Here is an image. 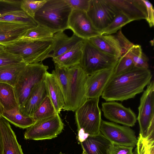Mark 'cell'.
<instances>
[{"instance_id":"6da1fadb","label":"cell","mask_w":154,"mask_h":154,"mask_svg":"<svg viewBox=\"0 0 154 154\" xmlns=\"http://www.w3.org/2000/svg\"><path fill=\"white\" fill-rule=\"evenodd\" d=\"M152 75L148 69L134 68L111 78L101 95L106 101H123L142 92L151 82Z\"/></svg>"},{"instance_id":"7a4b0ae2","label":"cell","mask_w":154,"mask_h":154,"mask_svg":"<svg viewBox=\"0 0 154 154\" xmlns=\"http://www.w3.org/2000/svg\"><path fill=\"white\" fill-rule=\"evenodd\" d=\"M72 9L66 0H47L36 12L33 19L38 25L54 34L68 29Z\"/></svg>"},{"instance_id":"3957f363","label":"cell","mask_w":154,"mask_h":154,"mask_svg":"<svg viewBox=\"0 0 154 154\" xmlns=\"http://www.w3.org/2000/svg\"><path fill=\"white\" fill-rule=\"evenodd\" d=\"M52 38L29 40L21 38L3 45L5 50L20 56L27 64L39 63L49 57L52 51Z\"/></svg>"},{"instance_id":"277c9868","label":"cell","mask_w":154,"mask_h":154,"mask_svg":"<svg viewBox=\"0 0 154 154\" xmlns=\"http://www.w3.org/2000/svg\"><path fill=\"white\" fill-rule=\"evenodd\" d=\"M99 98L88 99L75 112L78 139L83 141L89 135L100 132L102 120L101 110L98 106Z\"/></svg>"},{"instance_id":"5b68a950","label":"cell","mask_w":154,"mask_h":154,"mask_svg":"<svg viewBox=\"0 0 154 154\" xmlns=\"http://www.w3.org/2000/svg\"><path fill=\"white\" fill-rule=\"evenodd\" d=\"M119 58L97 49L88 40H84L79 65L87 75L115 66Z\"/></svg>"},{"instance_id":"8992f818","label":"cell","mask_w":154,"mask_h":154,"mask_svg":"<svg viewBox=\"0 0 154 154\" xmlns=\"http://www.w3.org/2000/svg\"><path fill=\"white\" fill-rule=\"evenodd\" d=\"M48 67L42 63L27 64L14 87L19 108L24 103L35 86L45 78Z\"/></svg>"},{"instance_id":"52a82bcc","label":"cell","mask_w":154,"mask_h":154,"mask_svg":"<svg viewBox=\"0 0 154 154\" xmlns=\"http://www.w3.org/2000/svg\"><path fill=\"white\" fill-rule=\"evenodd\" d=\"M68 72L69 82L68 96L63 109L75 112L88 99L86 84L88 75L79 65L68 68Z\"/></svg>"},{"instance_id":"ba28073f","label":"cell","mask_w":154,"mask_h":154,"mask_svg":"<svg viewBox=\"0 0 154 154\" xmlns=\"http://www.w3.org/2000/svg\"><path fill=\"white\" fill-rule=\"evenodd\" d=\"M137 119L140 134L144 138L154 137V82L151 81L140 98Z\"/></svg>"},{"instance_id":"9c48e42d","label":"cell","mask_w":154,"mask_h":154,"mask_svg":"<svg viewBox=\"0 0 154 154\" xmlns=\"http://www.w3.org/2000/svg\"><path fill=\"white\" fill-rule=\"evenodd\" d=\"M64 124L59 115H56L36 121L26 128L24 134L26 140H42L51 139L62 132Z\"/></svg>"},{"instance_id":"30bf717a","label":"cell","mask_w":154,"mask_h":154,"mask_svg":"<svg viewBox=\"0 0 154 154\" xmlns=\"http://www.w3.org/2000/svg\"><path fill=\"white\" fill-rule=\"evenodd\" d=\"M100 131L113 144L133 148L137 145L135 132L129 127L102 120Z\"/></svg>"},{"instance_id":"8fae6325","label":"cell","mask_w":154,"mask_h":154,"mask_svg":"<svg viewBox=\"0 0 154 154\" xmlns=\"http://www.w3.org/2000/svg\"><path fill=\"white\" fill-rule=\"evenodd\" d=\"M86 13L94 27L100 33L112 22L118 14L107 0H90Z\"/></svg>"},{"instance_id":"7c38bea8","label":"cell","mask_w":154,"mask_h":154,"mask_svg":"<svg viewBox=\"0 0 154 154\" xmlns=\"http://www.w3.org/2000/svg\"><path fill=\"white\" fill-rule=\"evenodd\" d=\"M101 109L104 117L114 123L130 127L137 122L136 115L130 107L115 101L102 102Z\"/></svg>"},{"instance_id":"4fadbf2b","label":"cell","mask_w":154,"mask_h":154,"mask_svg":"<svg viewBox=\"0 0 154 154\" xmlns=\"http://www.w3.org/2000/svg\"><path fill=\"white\" fill-rule=\"evenodd\" d=\"M68 29L84 40H88L100 35L94 27L86 12L82 11L72 10L69 18Z\"/></svg>"},{"instance_id":"5bb4252c","label":"cell","mask_w":154,"mask_h":154,"mask_svg":"<svg viewBox=\"0 0 154 154\" xmlns=\"http://www.w3.org/2000/svg\"><path fill=\"white\" fill-rule=\"evenodd\" d=\"M116 66L88 75L86 84L88 99L99 98L102 95L107 84L113 75Z\"/></svg>"},{"instance_id":"9a60e30c","label":"cell","mask_w":154,"mask_h":154,"mask_svg":"<svg viewBox=\"0 0 154 154\" xmlns=\"http://www.w3.org/2000/svg\"><path fill=\"white\" fill-rule=\"evenodd\" d=\"M118 13H122L132 21L146 19L147 12L142 0H107Z\"/></svg>"},{"instance_id":"2e32d148","label":"cell","mask_w":154,"mask_h":154,"mask_svg":"<svg viewBox=\"0 0 154 154\" xmlns=\"http://www.w3.org/2000/svg\"><path fill=\"white\" fill-rule=\"evenodd\" d=\"M48 96L44 78L33 88L26 100L19 108V112L24 116L32 117Z\"/></svg>"},{"instance_id":"e0dca14e","label":"cell","mask_w":154,"mask_h":154,"mask_svg":"<svg viewBox=\"0 0 154 154\" xmlns=\"http://www.w3.org/2000/svg\"><path fill=\"white\" fill-rule=\"evenodd\" d=\"M37 25L0 21V45H3L20 39L28 29Z\"/></svg>"},{"instance_id":"ac0fdd59","label":"cell","mask_w":154,"mask_h":154,"mask_svg":"<svg viewBox=\"0 0 154 154\" xmlns=\"http://www.w3.org/2000/svg\"><path fill=\"white\" fill-rule=\"evenodd\" d=\"M82 154H112L113 144L100 132L81 142Z\"/></svg>"},{"instance_id":"d6986e66","label":"cell","mask_w":154,"mask_h":154,"mask_svg":"<svg viewBox=\"0 0 154 154\" xmlns=\"http://www.w3.org/2000/svg\"><path fill=\"white\" fill-rule=\"evenodd\" d=\"M53 45L52 53L49 57L52 58L58 57L69 51L84 40L73 33L69 37L63 31H59L54 34L52 38Z\"/></svg>"},{"instance_id":"ffe728a7","label":"cell","mask_w":154,"mask_h":154,"mask_svg":"<svg viewBox=\"0 0 154 154\" xmlns=\"http://www.w3.org/2000/svg\"><path fill=\"white\" fill-rule=\"evenodd\" d=\"M0 128L3 141V154H24L9 122L2 116H0Z\"/></svg>"},{"instance_id":"44dd1931","label":"cell","mask_w":154,"mask_h":154,"mask_svg":"<svg viewBox=\"0 0 154 154\" xmlns=\"http://www.w3.org/2000/svg\"><path fill=\"white\" fill-rule=\"evenodd\" d=\"M100 51L119 58L121 49L119 43L114 35H99L88 40Z\"/></svg>"},{"instance_id":"7402d4cb","label":"cell","mask_w":154,"mask_h":154,"mask_svg":"<svg viewBox=\"0 0 154 154\" xmlns=\"http://www.w3.org/2000/svg\"><path fill=\"white\" fill-rule=\"evenodd\" d=\"M45 80L48 96L57 113L59 114L65 104V100L62 91L52 73L47 72L45 74Z\"/></svg>"},{"instance_id":"603a6c76","label":"cell","mask_w":154,"mask_h":154,"mask_svg":"<svg viewBox=\"0 0 154 154\" xmlns=\"http://www.w3.org/2000/svg\"><path fill=\"white\" fill-rule=\"evenodd\" d=\"M84 40L69 51L52 58L54 63L60 67L67 69L79 65L81 59Z\"/></svg>"},{"instance_id":"cb8c5ba5","label":"cell","mask_w":154,"mask_h":154,"mask_svg":"<svg viewBox=\"0 0 154 154\" xmlns=\"http://www.w3.org/2000/svg\"><path fill=\"white\" fill-rule=\"evenodd\" d=\"M26 65L22 62L0 67V82L8 84L14 88Z\"/></svg>"},{"instance_id":"d4e9b609","label":"cell","mask_w":154,"mask_h":154,"mask_svg":"<svg viewBox=\"0 0 154 154\" xmlns=\"http://www.w3.org/2000/svg\"><path fill=\"white\" fill-rule=\"evenodd\" d=\"M0 102L4 110L19 109L14 88L8 84L0 82Z\"/></svg>"},{"instance_id":"484cf974","label":"cell","mask_w":154,"mask_h":154,"mask_svg":"<svg viewBox=\"0 0 154 154\" xmlns=\"http://www.w3.org/2000/svg\"><path fill=\"white\" fill-rule=\"evenodd\" d=\"M19 109L4 110L2 116L15 126L20 128H27L33 125L35 121L32 117L21 114Z\"/></svg>"},{"instance_id":"4316f807","label":"cell","mask_w":154,"mask_h":154,"mask_svg":"<svg viewBox=\"0 0 154 154\" xmlns=\"http://www.w3.org/2000/svg\"><path fill=\"white\" fill-rule=\"evenodd\" d=\"M123 55L130 59L133 62L135 67L148 69L149 59L142 52L140 45H133Z\"/></svg>"},{"instance_id":"83f0119b","label":"cell","mask_w":154,"mask_h":154,"mask_svg":"<svg viewBox=\"0 0 154 154\" xmlns=\"http://www.w3.org/2000/svg\"><path fill=\"white\" fill-rule=\"evenodd\" d=\"M57 114L50 98L48 96L44 99L32 117L35 122L53 116Z\"/></svg>"},{"instance_id":"f1b7e54d","label":"cell","mask_w":154,"mask_h":154,"mask_svg":"<svg viewBox=\"0 0 154 154\" xmlns=\"http://www.w3.org/2000/svg\"><path fill=\"white\" fill-rule=\"evenodd\" d=\"M55 69L52 74L55 77L63 93L65 100L66 101L68 94L69 79L68 69L61 68L54 64Z\"/></svg>"},{"instance_id":"f546056e","label":"cell","mask_w":154,"mask_h":154,"mask_svg":"<svg viewBox=\"0 0 154 154\" xmlns=\"http://www.w3.org/2000/svg\"><path fill=\"white\" fill-rule=\"evenodd\" d=\"M54 33L48 29L38 24L28 29L20 38L29 40H39L51 38Z\"/></svg>"},{"instance_id":"4dcf8cb0","label":"cell","mask_w":154,"mask_h":154,"mask_svg":"<svg viewBox=\"0 0 154 154\" xmlns=\"http://www.w3.org/2000/svg\"><path fill=\"white\" fill-rule=\"evenodd\" d=\"M0 21L38 25L34 19L22 10L11 11L0 15Z\"/></svg>"},{"instance_id":"1f68e13d","label":"cell","mask_w":154,"mask_h":154,"mask_svg":"<svg viewBox=\"0 0 154 154\" xmlns=\"http://www.w3.org/2000/svg\"><path fill=\"white\" fill-rule=\"evenodd\" d=\"M132 21L122 13L117 14L112 22L100 32L101 35H110L115 33L127 23Z\"/></svg>"},{"instance_id":"d6a6232c","label":"cell","mask_w":154,"mask_h":154,"mask_svg":"<svg viewBox=\"0 0 154 154\" xmlns=\"http://www.w3.org/2000/svg\"><path fill=\"white\" fill-rule=\"evenodd\" d=\"M47 0H22L20 4L21 9L27 15L33 19L36 12L46 2Z\"/></svg>"},{"instance_id":"836d02e7","label":"cell","mask_w":154,"mask_h":154,"mask_svg":"<svg viewBox=\"0 0 154 154\" xmlns=\"http://www.w3.org/2000/svg\"><path fill=\"white\" fill-rule=\"evenodd\" d=\"M135 67L132 60L123 55L119 58L114 71L113 76H117L128 72Z\"/></svg>"},{"instance_id":"e575fe53","label":"cell","mask_w":154,"mask_h":154,"mask_svg":"<svg viewBox=\"0 0 154 154\" xmlns=\"http://www.w3.org/2000/svg\"><path fill=\"white\" fill-rule=\"evenodd\" d=\"M154 138L144 139L139 134L136 149L138 154H154Z\"/></svg>"},{"instance_id":"d590c367","label":"cell","mask_w":154,"mask_h":154,"mask_svg":"<svg viewBox=\"0 0 154 154\" xmlns=\"http://www.w3.org/2000/svg\"><path fill=\"white\" fill-rule=\"evenodd\" d=\"M23 61L18 55L10 53L5 50L0 51V67L18 63Z\"/></svg>"},{"instance_id":"8d00e7d4","label":"cell","mask_w":154,"mask_h":154,"mask_svg":"<svg viewBox=\"0 0 154 154\" xmlns=\"http://www.w3.org/2000/svg\"><path fill=\"white\" fill-rule=\"evenodd\" d=\"M21 1L0 0V15L11 11L22 10L20 8Z\"/></svg>"},{"instance_id":"74e56055","label":"cell","mask_w":154,"mask_h":154,"mask_svg":"<svg viewBox=\"0 0 154 154\" xmlns=\"http://www.w3.org/2000/svg\"><path fill=\"white\" fill-rule=\"evenodd\" d=\"M114 35L119 44L121 49L122 56L124 55L134 44L124 36L122 33L121 29L119 30L117 33Z\"/></svg>"},{"instance_id":"f35d334b","label":"cell","mask_w":154,"mask_h":154,"mask_svg":"<svg viewBox=\"0 0 154 154\" xmlns=\"http://www.w3.org/2000/svg\"><path fill=\"white\" fill-rule=\"evenodd\" d=\"M72 10L87 12L89 6L90 0H66Z\"/></svg>"},{"instance_id":"ab89813d","label":"cell","mask_w":154,"mask_h":154,"mask_svg":"<svg viewBox=\"0 0 154 154\" xmlns=\"http://www.w3.org/2000/svg\"><path fill=\"white\" fill-rule=\"evenodd\" d=\"M146 10L147 18L146 19L149 26L152 27L154 25V10L152 4L148 0H142Z\"/></svg>"},{"instance_id":"60d3db41","label":"cell","mask_w":154,"mask_h":154,"mask_svg":"<svg viewBox=\"0 0 154 154\" xmlns=\"http://www.w3.org/2000/svg\"><path fill=\"white\" fill-rule=\"evenodd\" d=\"M133 148L113 144L112 154H132Z\"/></svg>"},{"instance_id":"b9f144b4","label":"cell","mask_w":154,"mask_h":154,"mask_svg":"<svg viewBox=\"0 0 154 154\" xmlns=\"http://www.w3.org/2000/svg\"><path fill=\"white\" fill-rule=\"evenodd\" d=\"M3 141L0 128V154H3Z\"/></svg>"},{"instance_id":"7bdbcfd3","label":"cell","mask_w":154,"mask_h":154,"mask_svg":"<svg viewBox=\"0 0 154 154\" xmlns=\"http://www.w3.org/2000/svg\"><path fill=\"white\" fill-rule=\"evenodd\" d=\"M4 111V108L0 102V116H2Z\"/></svg>"},{"instance_id":"ee69618b","label":"cell","mask_w":154,"mask_h":154,"mask_svg":"<svg viewBox=\"0 0 154 154\" xmlns=\"http://www.w3.org/2000/svg\"><path fill=\"white\" fill-rule=\"evenodd\" d=\"M5 50V49L4 46L1 45H0V51H3Z\"/></svg>"},{"instance_id":"f6af8a7d","label":"cell","mask_w":154,"mask_h":154,"mask_svg":"<svg viewBox=\"0 0 154 154\" xmlns=\"http://www.w3.org/2000/svg\"><path fill=\"white\" fill-rule=\"evenodd\" d=\"M132 154H138L137 152V151L136 148L135 149L133 152Z\"/></svg>"},{"instance_id":"bcb514c9","label":"cell","mask_w":154,"mask_h":154,"mask_svg":"<svg viewBox=\"0 0 154 154\" xmlns=\"http://www.w3.org/2000/svg\"><path fill=\"white\" fill-rule=\"evenodd\" d=\"M59 154H65L63 153H62L61 152H60Z\"/></svg>"}]
</instances>
